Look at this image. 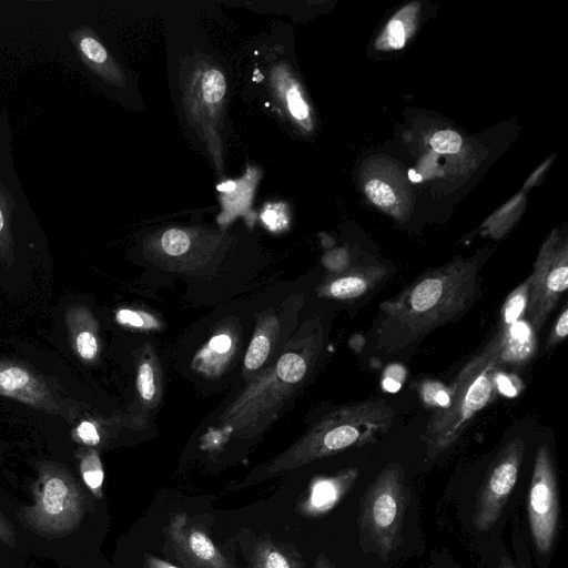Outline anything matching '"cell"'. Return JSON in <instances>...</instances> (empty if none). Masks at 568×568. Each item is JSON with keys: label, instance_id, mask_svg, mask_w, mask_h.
<instances>
[{"label": "cell", "instance_id": "1", "mask_svg": "<svg viewBox=\"0 0 568 568\" xmlns=\"http://www.w3.org/2000/svg\"><path fill=\"white\" fill-rule=\"evenodd\" d=\"M480 295L478 262L459 260L425 272L381 303L374 327L377 348L399 353L418 344L436 328L463 317Z\"/></svg>", "mask_w": 568, "mask_h": 568}, {"label": "cell", "instance_id": "10", "mask_svg": "<svg viewBox=\"0 0 568 568\" xmlns=\"http://www.w3.org/2000/svg\"><path fill=\"white\" fill-rule=\"evenodd\" d=\"M358 476L357 467H348L333 475L315 478L297 504L298 513L306 517L327 514L347 495Z\"/></svg>", "mask_w": 568, "mask_h": 568}, {"label": "cell", "instance_id": "16", "mask_svg": "<svg viewBox=\"0 0 568 568\" xmlns=\"http://www.w3.org/2000/svg\"><path fill=\"white\" fill-rule=\"evenodd\" d=\"M274 367L278 376L292 385L298 384L307 372V363L304 357L292 352L283 354Z\"/></svg>", "mask_w": 568, "mask_h": 568}, {"label": "cell", "instance_id": "13", "mask_svg": "<svg viewBox=\"0 0 568 568\" xmlns=\"http://www.w3.org/2000/svg\"><path fill=\"white\" fill-rule=\"evenodd\" d=\"M250 568H304L298 552L273 539H263L254 548Z\"/></svg>", "mask_w": 568, "mask_h": 568}, {"label": "cell", "instance_id": "15", "mask_svg": "<svg viewBox=\"0 0 568 568\" xmlns=\"http://www.w3.org/2000/svg\"><path fill=\"white\" fill-rule=\"evenodd\" d=\"M267 332L265 324L260 325L255 331L244 357V365L247 371H256L267 359L271 351V338Z\"/></svg>", "mask_w": 568, "mask_h": 568}, {"label": "cell", "instance_id": "22", "mask_svg": "<svg viewBox=\"0 0 568 568\" xmlns=\"http://www.w3.org/2000/svg\"><path fill=\"white\" fill-rule=\"evenodd\" d=\"M154 378L153 366L146 361L142 362L138 368L136 387L139 394L145 402L152 400L155 396L156 386Z\"/></svg>", "mask_w": 568, "mask_h": 568}, {"label": "cell", "instance_id": "39", "mask_svg": "<svg viewBox=\"0 0 568 568\" xmlns=\"http://www.w3.org/2000/svg\"><path fill=\"white\" fill-rule=\"evenodd\" d=\"M408 178L412 182H419L422 180V175L414 170L408 171Z\"/></svg>", "mask_w": 568, "mask_h": 568}, {"label": "cell", "instance_id": "34", "mask_svg": "<svg viewBox=\"0 0 568 568\" xmlns=\"http://www.w3.org/2000/svg\"><path fill=\"white\" fill-rule=\"evenodd\" d=\"M231 346V338L226 334L215 335L209 342V348L217 354H225L230 351Z\"/></svg>", "mask_w": 568, "mask_h": 568}, {"label": "cell", "instance_id": "32", "mask_svg": "<svg viewBox=\"0 0 568 568\" xmlns=\"http://www.w3.org/2000/svg\"><path fill=\"white\" fill-rule=\"evenodd\" d=\"M388 42L393 49H400L405 44V29L399 20H392L388 23Z\"/></svg>", "mask_w": 568, "mask_h": 568}, {"label": "cell", "instance_id": "5", "mask_svg": "<svg viewBox=\"0 0 568 568\" xmlns=\"http://www.w3.org/2000/svg\"><path fill=\"white\" fill-rule=\"evenodd\" d=\"M84 514V496L65 470L45 468L33 489V504L20 511L26 527L36 534L57 537L73 531Z\"/></svg>", "mask_w": 568, "mask_h": 568}, {"label": "cell", "instance_id": "25", "mask_svg": "<svg viewBox=\"0 0 568 568\" xmlns=\"http://www.w3.org/2000/svg\"><path fill=\"white\" fill-rule=\"evenodd\" d=\"M14 201L9 190L0 182V242L8 239Z\"/></svg>", "mask_w": 568, "mask_h": 568}, {"label": "cell", "instance_id": "17", "mask_svg": "<svg viewBox=\"0 0 568 568\" xmlns=\"http://www.w3.org/2000/svg\"><path fill=\"white\" fill-rule=\"evenodd\" d=\"M528 301V281L519 284L506 298L501 308V318L504 326L518 321L525 310Z\"/></svg>", "mask_w": 568, "mask_h": 568}, {"label": "cell", "instance_id": "35", "mask_svg": "<svg viewBox=\"0 0 568 568\" xmlns=\"http://www.w3.org/2000/svg\"><path fill=\"white\" fill-rule=\"evenodd\" d=\"M0 541L7 545L14 544V532L11 524L0 514Z\"/></svg>", "mask_w": 568, "mask_h": 568}, {"label": "cell", "instance_id": "40", "mask_svg": "<svg viewBox=\"0 0 568 568\" xmlns=\"http://www.w3.org/2000/svg\"><path fill=\"white\" fill-rule=\"evenodd\" d=\"M452 568H456V567H452Z\"/></svg>", "mask_w": 568, "mask_h": 568}, {"label": "cell", "instance_id": "18", "mask_svg": "<svg viewBox=\"0 0 568 568\" xmlns=\"http://www.w3.org/2000/svg\"><path fill=\"white\" fill-rule=\"evenodd\" d=\"M80 470L85 485L97 496H101L104 471L99 455L89 452L81 460Z\"/></svg>", "mask_w": 568, "mask_h": 568}, {"label": "cell", "instance_id": "27", "mask_svg": "<svg viewBox=\"0 0 568 568\" xmlns=\"http://www.w3.org/2000/svg\"><path fill=\"white\" fill-rule=\"evenodd\" d=\"M568 334V306L565 305L557 317L546 342L545 349L550 351L560 344Z\"/></svg>", "mask_w": 568, "mask_h": 568}, {"label": "cell", "instance_id": "38", "mask_svg": "<svg viewBox=\"0 0 568 568\" xmlns=\"http://www.w3.org/2000/svg\"><path fill=\"white\" fill-rule=\"evenodd\" d=\"M499 568H524L515 564L511 558L503 556L499 562Z\"/></svg>", "mask_w": 568, "mask_h": 568}, {"label": "cell", "instance_id": "2", "mask_svg": "<svg viewBox=\"0 0 568 568\" xmlns=\"http://www.w3.org/2000/svg\"><path fill=\"white\" fill-rule=\"evenodd\" d=\"M395 410L383 398H368L342 406L322 418L291 448L252 473L245 486L314 460L363 447L381 439L392 427Z\"/></svg>", "mask_w": 568, "mask_h": 568}, {"label": "cell", "instance_id": "12", "mask_svg": "<svg viewBox=\"0 0 568 568\" xmlns=\"http://www.w3.org/2000/svg\"><path fill=\"white\" fill-rule=\"evenodd\" d=\"M69 39L88 69L111 83L121 84L116 65L90 28L82 26L72 30Z\"/></svg>", "mask_w": 568, "mask_h": 568}, {"label": "cell", "instance_id": "8", "mask_svg": "<svg viewBox=\"0 0 568 568\" xmlns=\"http://www.w3.org/2000/svg\"><path fill=\"white\" fill-rule=\"evenodd\" d=\"M528 281L525 315L537 333L546 324L562 294L568 288V254L566 245L550 240L540 251Z\"/></svg>", "mask_w": 568, "mask_h": 568}, {"label": "cell", "instance_id": "14", "mask_svg": "<svg viewBox=\"0 0 568 568\" xmlns=\"http://www.w3.org/2000/svg\"><path fill=\"white\" fill-rule=\"evenodd\" d=\"M37 382L23 368L8 366L0 368V393L26 402L36 399Z\"/></svg>", "mask_w": 568, "mask_h": 568}, {"label": "cell", "instance_id": "7", "mask_svg": "<svg viewBox=\"0 0 568 568\" xmlns=\"http://www.w3.org/2000/svg\"><path fill=\"white\" fill-rule=\"evenodd\" d=\"M526 444L523 438L509 440L490 464L479 488L473 524L477 531L490 530L499 519L517 483Z\"/></svg>", "mask_w": 568, "mask_h": 568}, {"label": "cell", "instance_id": "31", "mask_svg": "<svg viewBox=\"0 0 568 568\" xmlns=\"http://www.w3.org/2000/svg\"><path fill=\"white\" fill-rule=\"evenodd\" d=\"M325 265L328 270L335 272V274L352 267L349 265L348 253L345 250H338L328 254L325 258Z\"/></svg>", "mask_w": 568, "mask_h": 568}, {"label": "cell", "instance_id": "30", "mask_svg": "<svg viewBox=\"0 0 568 568\" xmlns=\"http://www.w3.org/2000/svg\"><path fill=\"white\" fill-rule=\"evenodd\" d=\"M286 101L292 115L298 120H304L308 116V106L302 99L300 91L296 88H291L286 93Z\"/></svg>", "mask_w": 568, "mask_h": 568}, {"label": "cell", "instance_id": "20", "mask_svg": "<svg viewBox=\"0 0 568 568\" xmlns=\"http://www.w3.org/2000/svg\"><path fill=\"white\" fill-rule=\"evenodd\" d=\"M419 393L425 406L435 409L445 406L448 400V386L437 381H425Z\"/></svg>", "mask_w": 568, "mask_h": 568}, {"label": "cell", "instance_id": "19", "mask_svg": "<svg viewBox=\"0 0 568 568\" xmlns=\"http://www.w3.org/2000/svg\"><path fill=\"white\" fill-rule=\"evenodd\" d=\"M226 91L224 75L216 69L206 71L202 78L203 98L209 103H217Z\"/></svg>", "mask_w": 568, "mask_h": 568}, {"label": "cell", "instance_id": "37", "mask_svg": "<svg viewBox=\"0 0 568 568\" xmlns=\"http://www.w3.org/2000/svg\"><path fill=\"white\" fill-rule=\"evenodd\" d=\"M313 568H341L332 562L325 555H318L314 561Z\"/></svg>", "mask_w": 568, "mask_h": 568}, {"label": "cell", "instance_id": "33", "mask_svg": "<svg viewBox=\"0 0 568 568\" xmlns=\"http://www.w3.org/2000/svg\"><path fill=\"white\" fill-rule=\"evenodd\" d=\"M78 436L87 445H97L100 436L94 424L91 422H82L77 428Z\"/></svg>", "mask_w": 568, "mask_h": 568}, {"label": "cell", "instance_id": "3", "mask_svg": "<svg viewBox=\"0 0 568 568\" xmlns=\"http://www.w3.org/2000/svg\"><path fill=\"white\" fill-rule=\"evenodd\" d=\"M505 364L500 332L479 349L448 386V400L436 408L420 435L426 456L435 458L453 446L474 417L488 405Z\"/></svg>", "mask_w": 568, "mask_h": 568}, {"label": "cell", "instance_id": "26", "mask_svg": "<svg viewBox=\"0 0 568 568\" xmlns=\"http://www.w3.org/2000/svg\"><path fill=\"white\" fill-rule=\"evenodd\" d=\"M116 321L120 324L129 325L139 328H156L159 326L156 320L150 314L143 312H135L132 310H120L116 313Z\"/></svg>", "mask_w": 568, "mask_h": 568}, {"label": "cell", "instance_id": "23", "mask_svg": "<svg viewBox=\"0 0 568 568\" xmlns=\"http://www.w3.org/2000/svg\"><path fill=\"white\" fill-rule=\"evenodd\" d=\"M462 138L452 130H443L436 132L430 139L432 148L444 154H453L459 151L462 146Z\"/></svg>", "mask_w": 568, "mask_h": 568}, {"label": "cell", "instance_id": "9", "mask_svg": "<svg viewBox=\"0 0 568 568\" xmlns=\"http://www.w3.org/2000/svg\"><path fill=\"white\" fill-rule=\"evenodd\" d=\"M166 536L178 557L191 568H233L206 532L187 525L184 513L171 516Z\"/></svg>", "mask_w": 568, "mask_h": 568}, {"label": "cell", "instance_id": "28", "mask_svg": "<svg viewBox=\"0 0 568 568\" xmlns=\"http://www.w3.org/2000/svg\"><path fill=\"white\" fill-rule=\"evenodd\" d=\"M407 371L403 365L392 364L383 373L382 386L387 392H397L406 379Z\"/></svg>", "mask_w": 568, "mask_h": 568}, {"label": "cell", "instance_id": "36", "mask_svg": "<svg viewBox=\"0 0 568 568\" xmlns=\"http://www.w3.org/2000/svg\"><path fill=\"white\" fill-rule=\"evenodd\" d=\"M145 564L148 568H179L170 564L169 561H165L152 555H145Z\"/></svg>", "mask_w": 568, "mask_h": 568}, {"label": "cell", "instance_id": "6", "mask_svg": "<svg viewBox=\"0 0 568 568\" xmlns=\"http://www.w3.org/2000/svg\"><path fill=\"white\" fill-rule=\"evenodd\" d=\"M527 514L530 535L540 555L551 551L559 529L560 493L549 447L539 445L529 486Z\"/></svg>", "mask_w": 568, "mask_h": 568}, {"label": "cell", "instance_id": "24", "mask_svg": "<svg viewBox=\"0 0 568 568\" xmlns=\"http://www.w3.org/2000/svg\"><path fill=\"white\" fill-rule=\"evenodd\" d=\"M367 196L379 206H388L395 202L392 187L381 180H371L365 185Z\"/></svg>", "mask_w": 568, "mask_h": 568}, {"label": "cell", "instance_id": "11", "mask_svg": "<svg viewBox=\"0 0 568 568\" xmlns=\"http://www.w3.org/2000/svg\"><path fill=\"white\" fill-rule=\"evenodd\" d=\"M386 272L381 264L352 266L326 280L320 287V295L342 301L362 297L382 283Z\"/></svg>", "mask_w": 568, "mask_h": 568}, {"label": "cell", "instance_id": "29", "mask_svg": "<svg viewBox=\"0 0 568 568\" xmlns=\"http://www.w3.org/2000/svg\"><path fill=\"white\" fill-rule=\"evenodd\" d=\"M75 347L81 358L93 359L98 354V339L91 332L82 331L75 338Z\"/></svg>", "mask_w": 568, "mask_h": 568}, {"label": "cell", "instance_id": "4", "mask_svg": "<svg viewBox=\"0 0 568 568\" xmlns=\"http://www.w3.org/2000/svg\"><path fill=\"white\" fill-rule=\"evenodd\" d=\"M410 489L403 467L390 462L368 485L359 501L358 536L364 552L383 560L396 550L403 538Z\"/></svg>", "mask_w": 568, "mask_h": 568}, {"label": "cell", "instance_id": "21", "mask_svg": "<svg viewBox=\"0 0 568 568\" xmlns=\"http://www.w3.org/2000/svg\"><path fill=\"white\" fill-rule=\"evenodd\" d=\"M163 251L171 256L184 254L190 247V237L179 229L168 230L161 240Z\"/></svg>", "mask_w": 568, "mask_h": 568}]
</instances>
